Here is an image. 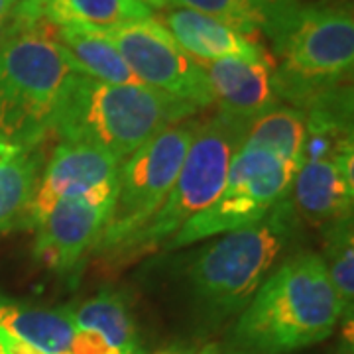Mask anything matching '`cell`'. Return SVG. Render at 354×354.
I'll list each match as a JSON object with an SVG mask.
<instances>
[{
  "mask_svg": "<svg viewBox=\"0 0 354 354\" xmlns=\"http://www.w3.org/2000/svg\"><path fill=\"white\" fill-rule=\"evenodd\" d=\"M342 317L323 258L295 254L254 293L232 339L241 354H290L329 339Z\"/></svg>",
  "mask_w": 354,
  "mask_h": 354,
  "instance_id": "obj_1",
  "label": "cell"
},
{
  "mask_svg": "<svg viewBox=\"0 0 354 354\" xmlns=\"http://www.w3.org/2000/svg\"><path fill=\"white\" fill-rule=\"evenodd\" d=\"M195 113L189 102L144 83L111 85L75 71L51 132L65 144L99 148L124 164L162 130L189 120Z\"/></svg>",
  "mask_w": 354,
  "mask_h": 354,
  "instance_id": "obj_2",
  "label": "cell"
},
{
  "mask_svg": "<svg viewBox=\"0 0 354 354\" xmlns=\"http://www.w3.org/2000/svg\"><path fill=\"white\" fill-rule=\"evenodd\" d=\"M272 87L279 102L307 111L327 91L351 83L353 8L335 0L301 4L270 38Z\"/></svg>",
  "mask_w": 354,
  "mask_h": 354,
  "instance_id": "obj_3",
  "label": "cell"
},
{
  "mask_svg": "<svg viewBox=\"0 0 354 354\" xmlns=\"http://www.w3.org/2000/svg\"><path fill=\"white\" fill-rule=\"evenodd\" d=\"M51 30L48 22L16 30L0 48V142L18 150L39 148L48 138L75 73Z\"/></svg>",
  "mask_w": 354,
  "mask_h": 354,
  "instance_id": "obj_4",
  "label": "cell"
},
{
  "mask_svg": "<svg viewBox=\"0 0 354 354\" xmlns=\"http://www.w3.org/2000/svg\"><path fill=\"white\" fill-rule=\"evenodd\" d=\"M297 213L290 195L264 218L213 242L189 270L191 291L207 315L242 313L295 234Z\"/></svg>",
  "mask_w": 354,
  "mask_h": 354,
  "instance_id": "obj_5",
  "label": "cell"
},
{
  "mask_svg": "<svg viewBox=\"0 0 354 354\" xmlns=\"http://www.w3.org/2000/svg\"><path fill=\"white\" fill-rule=\"evenodd\" d=\"M248 124L227 114L201 120L179 169L174 187L153 218L116 254L111 262L124 264L167 244L189 218L199 215L221 193L234 156L244 144Z\"/></svg>",
  "mask_w": 354,
  "mask_h": 354,
  "instance_id": "obj_6",
  "label": "cell"
},
{
  "mask_svg": "<svg viewBox=\"0 0 354 354\" xmlns=\"http://www.w3.org/2000/svg\"><path fill=\"white\" fill-rule=\"evenodd\" d=\"M201 120L165 128L120 165L118 191L93 254L111 260L162 209Z\"/></svg>",
  "mask_w": 354,
  "mask_h": 354,
  "instance_id": "obj_7",
  "label": "cell"
},
{
  "mask_svg": "<svg viewBox=\"0 0 354 354\" xmlns=\"http://www.w3.org/2000/svg\"><path fill=\"white\" fill-rule=\"evenodd\" d=\"M297 169L274 153L242 146L215 201L179 228L165 248H185L258 223L290 195Z\"/></svg>",
  "mask_w": 354,
  "mask_h": 354,
  "instance_id": "obj_8",
  "label": "cell"
},
{
  "mask_svg": "<svg viewBox=\"0 0 354 354\" xmlns=\"http://www.w3.org/2000/svg\"><path fill=\"white\" fill-rule=\"evenodd\" d=\"M95 34L113 44L140 83L189 102L197 111L215 104V93L201 64L177 44L162 22L150 18Z\"/></svg>",
  "mask_w": 354,
  "mask_h": 354,
  "instance_id": "obj_9",
  "label": "cell"
},
{
  "mask_svg": "<svg viewBox=\"0 0 354 354\" xmlns=\"http://www.w3.org/2000/svg\"><path fill=\"white\" fill-rule=\"evenodd\" d=\"M120 165L99 148L62 142L41 171L30 207V225L36 227L59 201L81 199L95 207H113Z\"/></svg>",
  "mask_w": 354,
  "mask_h": 354,
  "instance_id": "obj_10",
  "label": "cell"
},
{
  "mask_svg": "<svg viewBox=\"0 0 354 354\" xmlns=\"http://www.w3.org/2000/svg\"><path fill=\"white\" fill-rule=\"evenodd\" d=\"M111 207H95L81 199L59 201L36 225L34 258L57 274L77 270L101 236Z\"/></svg>",
  "mask_w": 354,
  "mask_h": 354,
  "instance_id": "obj_11",
  "label": "cell"
},
{
  "mask_svg": "<svg viewBox=\"0 0 354 354\" xmlns=\"http://www.w3.org/2000/svg\"><path fill=\"white\" fill-rule=\"evenodd\" d=\"M201 67L213 87L218 113L227 114L239 122L250 124L254 118L279 104L272 87V57L260 62L228 57L201 64Z\"/></svg>",
  "mask_w": 354,
  "mask_h": 354,
  "instance_id": "obj_12",
  "label": "cell"
},
{
  "mask_svg": "<svg viewBox=\"0 0 354 354\" xmlns=\"http://www.w3.org/2000/svg\"><path fill=\"white\" fill-rule=\"evenodd\" d=\"M153 18L152 8L138 0H20L12 10L18 30L38 22L104 32Z\"/></svg>",
  "mask_w": 354,
  "mask_h": 354,
  "instance_id": "obj_13",
  "label": "cell"
},
{
  "mask_svg": "<svg viewBox=\"0 0 354 354\" xmlns=\"http://www.w3.org/2000/svg\"><path fill=\"white\" fill-rule=\"evenodd\" d=\"M164 26L177 44L199 64H211L228 57L246 62L270 57V53L256 39L246 38L215 18L189 8H169L164 14Z\"/></svg>",
  "mask_w": 354,
  "mask_h": 354,
  "instance_id": "obj_14",
  "label": "cell"
},
{
  "mask_svg": "<svg viewBox=\"0 0 354 354\" xmlns=\"http://www.w3.org/2000/svg\"><path fill=\"white\" fill-rule=\"evenodd\" d=\"M0 330L41 354H64L71 348L75 325L65 307H34L0 295Z\"/></svg>",
  "mask_w": 354,
  "mask_h": 354,
  "instance_id": "obj_15",
  "label": "cell"
},
{
  "mask_svg": "<svg viewBox=\"0 0 354 354\" xmlns=\"http://www.w3.org/2000/svg\"><path fill=\"white\" fill-rule=\"evenodd\" d=\"M169 4L207 14L250 39H270L301 6L299 0H169Z\"/></svg>",
  "mask_w": 354,
  "mask_h": 354,
  "instance_id": "obj_16",
  "label": "cell"
},
{
  "mask_svg": "<svg viewBox=\"0 0 354 354\" xmlns=\"http://www.w3.org/2000/svg\"><path fill=\"white\" fill-rule=\"evenodd\" d=\"M51 36L77 73L111 85L140 83L118 50L101 34L69 26H53Z\"/></svg>",
  "mask_w": 354,
  "mask_h": 354,
  "instance_id": "obj_17",
  "label": "cell"
},
{
  "mask_svg": "<svg viewBox=\"0 0 354 354\" xmlns=\"http://www.w3.org/2000/svg\"><path fill=\"white\" fill-rule=\"evenodd\" d=\"M75 329L99 333L120 354H142L127 299L118 291H101L77 307H65Z\"/></svg>",
  "mask_w": 354,
  "mask_h": 354,
  "instance_id": "obj_18",
  "label": "cell"
},
{
  "mask_svg": "<svg viewBox=\"0 0 354 354\" xmlns=\"http://www.w3.org/2000/svg\"><path fill=\"white\" fill-rule=\"evenodd\" d=\"M44 171L39 148L20 150L0 162V232L30 225V207Z\"/></svg>",
  "mask_w": 354,
  "mask_h": 354,
  "instance_id": "obj_19",
  "label": "cell"
},
{
  "mask_svg": "<svg viewBox=\"0 0 354 354\" xmlns=\"http://www.w3.org/2000/svg\"><path fill=\"white\" fill-rule=\"evenodd\" d=\"M307 136V116L304 111L279 102L272 111L254 118L246 128L242 146L258 148L278 156L299 167Z\"/></svg>",
  "mask_w": 354,
  "mask_h": 354,
  "instance_id": "obj_20",
  "label": "cell"
},
{
  "mask_svg": "<svg viewBox=\"0 0 354 354\" xmlns=\"http://www.w3.org/2000/svg\"><path fill=\"white\" fill-rule=\"evenodd\" d=\"M323 264L339 297L344 317L353 315L354 304V234L353 215L327 225V244Z\"/></svg>",
  "mask_w": 354,
  "mask_h": 354,
  "instance_id": "obj_21",
  "label": "cell"
},
{
  "mask_svg": "<svg viewBox=\"0 0 354 354\" xmlns=\"http://www.w3.org/2000/svg\"><path fill=\"white\" fill-rule=\"evenodd\" d=\"M71 354H120L109 342L102 339L99 333L87 329H75L71 341Z\"/></svg>",
  "mask_w": 354,
  "mask_h": 354,
  "instance_id": "obj_22",
  "label": "cell"
},
{
  "mask_svg": "<svg viewBox=\"0 0 354 354\" xmlns=\"http://www.w3.org/2000/svg\"><path fill=\"white\" fill-rule=\"evenodd\" d=\"M0 354H41L30 346H26L24 342L16 341L12 337L4 335L0 330ZM64 354H71V353H64Z\"/></svg>",
  "mask_w": 354,
  "mask_h": 354,
  "instance_id": "obj_23",
  "label": "cell"
},
{
  "mask_svg": "<svg viewBox=\"0 0 354 354\" xmlns=\"http://www.w3.org/2000/svg\"><path fill=\"white\" fill-rule=\"evenodd\" d=\"M16 30H18V28H16V24H14L12 14H10L8 18L0 20V48L4 46V41L10 38L14 32H16Z\"/></svg>",
  "mask_w": 354,
  "mask_h": 354,
  "instance_id": "obj_24",
  "label": "cell"
},
{
  "mask_svg": "<svg viewBox=\"0 0 354 354\" xmlns=\"http://www.w3.org/2000/svg\"><path fill=\"white\" fill-rule=\"evenodd\" d=\"M14 4L12 0H0V20H4V18H8L14 10Z\"/></svg>",
  "mask_w": 354,
  "mask_h": 354,
  "instance_id": "obj_25",
  "label": "cell"
},
{
  "mask_svg": "<svg viewBox=\"0 0 354 354\" xmlns=\"http://www.w3.org/2000/svg\"><path fill=\"white\" fill-rule=\"evenodd\" d=\"M18 152H20L18 148H14V146H8V144H2V142H0V162L8 160L10 156H14V153H18Z\"/></svg>",
  "mask_w": 354,
  "mask_h": 354,
  "instance_id": "obj_26",
  "label": "cell"
},
{
  "mask_svg": "<svg viewBox=\"0 0 354 354\" xmlns=\"http://www.w3.org/2000/svg\"><path fill=\"white\" fill-rule=\"evenodd\" d=\"M138 2L146 4L148 8H150V6H156V8H164V6H167V4H169V0H138Z\"/></svg>",
  "mask_w": 354,
  "mask_h": 354,
  "instance_id": "obj_27",
  "label": "cell"
},
{
  "mask_svg": "<svg viewBox=\"0 0 354 354\" xmlns=\"http://www.w3.org/2000/svg\"><path fill=\"white\" fill-rule=\"evenodd\" d=\"M199 354H225V353H223V351H221L218 346H215V344H211V346H205V348H203V351Z\"/></svg>",
  "mask_w": 354,
  "mask_h": 354,
  "instance_id": "obj_28",
  "label": "cell"
},
{
  "mask_svg": "<svg viewBox=\"0 0 354 354\" xmlns=\"http://www.w3.org/2000/svg\"><path fill=\"white\" fill-rule=\"evenodd\" d=\"M12 2H14V4H18V2H20V0H12Z\"/></svg>",
  "mask_w": 354,
  "mask_h": 354,
  "instance_id": "obj_29",
  "label": "cell"
},
{
  "mask_svg": "<svg viewBox=\"0 0 354 354\" xmlns=\"http://www.w3.org/2000/svg\"><path fill=\"white\" fill-rule=\"evenodd\" d=\"M160 354H167V353H160Z\"/></svg>",
  "mask_w": 354,
  "mask_h": 354,
  "instance_id": "obj_30",
  "label": "cell"
}]
</instances>
